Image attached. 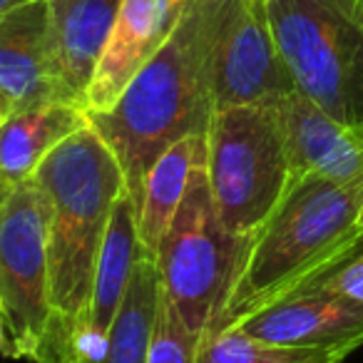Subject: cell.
Here are the masks:
<instances>
[{
	"label": "cell",
	"mask_w": 363,
	"mask_h": 363,
	"mask_svg": "<svg viewBox=\"0 0 363 363\" xmlns=\"http://www.w3.org/2000/svg\"><path fill=\"white\" fill-rule=\"evenodd\" d=\"M361 249L363 177L353 182L316 174L291 179L279 207L249 234L237 279L212 331H224L247 313L316 286Z\"/></svg>",
	"instance_id": "1"
},
{
	"label": "cell",
	"mask_w": 363,
	"mask_h": 363,
	"mask_svg": "<svg viewBox=\"0 0 363 363\" xmlns=\"http://www.w3.org/2000/svg\"><path fill=\"white\" fill-rule=\"evenodd\" d=\"M217 0H189L169 40L90 125L115 152L127 194L140 202L145 177L174 142L207 135L217 105L209 77V35Z\"/></svg>",
	"instance_id": "2"
},
{
	"label": "cell",
	"mask_w": 363,
	"mask_h": 363,
	"mask_svg": "<svg viewBox=\"0 0 363 363\" xmlns=\"http://www.w3.org/2000/svg\"><path fill=\"white\" fill-rule=\"evenodd\" d=\"M33 182L45 202L52 311L82 313L110 214L127 192L122 167L87 122L48 155Z\"/></svg>",
	"instance_id": "3"
},
{
	"label": "cell",
	"mask_w": 363,
	"mask_h": 363,
	"mask_svg": "<svg viewBox=\"0 0 363 363\" xmlns=\"http://www.w3.org/2000/svg\"><path fill=\"white\" fill-rule=\"evenodd\" d=\"M296 92L338 122H363V18L351 0H267Z\"/></svg>",
	"instance_id": "4"
},
{
	"label": "cell",
	"mask_w": 363,
	"mask_h": 363,
	"mask_svg": "<svg viewBox=\"0 0 363 363\" xmlns=\"http://www.w3.org/2000/svg\"><path fill=\"white\" fill-rule=\"evenodd\" d=\"M204 169L224 229L237 237L257 232L294 179L277 107L239 105L214 112Z\"/></svg>",
	"instance_id": "5"
},
{
	"label": "cell",
	"mask_w": 363,
	"mask_h": 363,
	"mask_svg": "<svg viewBox=\"0 0 363 363\" xmlns=\"http://www.w3.org/2000/svg\"><path fill=\"white\" fill-rule=\"evenodd\" d=\"M247 239L219 222L207 169L199 164L155 254L162 296L197 338L217 326Z\"/></svg>",
	"instance_id": "6"
},
{
	"label": "cell",
	"mask_w": 363,
	"mask_h": 363,
	"mask_svg": "<svg viewBox=\"0 0 363 363\" xmlns=\"http://www.w3.org/2000/svg\"><path fill=\"white\" fill-rule=\"evenodd\" d=\"M0 316L8 358L33 361L52 316L45 202L33 179L13 187L0 207Z\"/></svg>",
	"instance_id": "7"
},
{
	"label": "cell",
	"mask_w": 363,
	"mask_h": 363,
	"mask_svg": "<svg viewBox=\"0 0 363 363\" xmlns=\"http://www.w3.org/2000/svg\"><path fill=\"white\" fill-rule=\"evenodd\" d=\"M209 77L217 110L277 105L296 90L269 23L267 0H217Z\"/></svg>",
	"instance_id": "8"
},
{
	"label": "cell",
	"mask_w": 363,
	"mask_h": 363,
	"mask_svg": "<svg viewBox=\"0 0 363 363\" xmlns=\"http://www.w3.org/2000/svg\"><path fill=\"white\" fill-rule=\"evenodd\" d=\"M229 328L272 346H348L358 351L363 346V303L316 284L247 313Z\"/></svg>",
	"instance_id": "9"
},
{
	"label": "cell",
	"mask_w": 363,
	"mask_h": 363,
	"mask_svg": "<svg viewBox=\"0 0 363 363\" xmlns=\"http://www.w3.org/2000/svg\"><path fill=\"white\" fill-rule=\"evenodd\" d=\"M189 0H122L85 92L87 115L107 112L132 77L169 40Z\"/></svg>",
	"instance_id": "10"
},
{
	"label": "cell",
	"mask_w": 363,
	"mask_h": 363,
	"mask_svg": "<svg viewBox=\"0 0 363 363\" xmlns=\"http://www.w3.org/2000/svg\"><path fill=\"white\" fill-rule=\"evenodd\" d=\"M0 95L13 112L75 102L55 62L48 0L26 3L0 21Z\"/></svg>",
	"instance_id": "11"
},
{
	"label": "cell",
	"mask_w": 363,
	"mask_h": 363,
	"mask_svg": "<svg viewBox=\"0 0 363 363\" xmlns=\"http://www.w3.org/2000/svg\"><path fill=\"white\" fill-rule=\"evenodd\" d=\"M277 115L286 142L291 177L316 174L331 182H353L363 177V122L348 125L313 105L294 90L279 100Z\"/></svg>",
	"instance_id": "12"
},
{
	"label": "cell",
	"mask_w": 363,
	"mask_h": 363,
	"mask_svg": "<svg viewBox=\"0 0 363 363\" xmlns=\"http://www.w3.org/2000/svg\"><path fill=\"white\" fill-rule=\"evenodd\" d=\"M120 8L122 0H48L57 70L80 105Z\"/></svg>",
	"instance_id": "13"
},
{
	"label": "cell",
	"mask_w": 363,
	"mask_h": 363,
	"mask_svg": "<svg viewBox=\"0 0 363 363\" xmlns=\"http://www.w3.org/2000/svg\"><path fill=\"white\" fill-rule=\"evenodd\" d=\"M90 122L85 107L77 102H48L11 112L0 125V174L18 187L33 179L38 167L57 145Z\"/></svg>",
	"instance_id": "14"
},
{
	"label": "cell",
	"mask_w": 363,
	"mask_h": 363,
	"mask_svg": "<svg viewBox=\"0 0 363 363\" xmlns=\"http://www.w3.org/2000/svg\"><path fill=\"white\" fill-rule=\"evenodd\" d=\"M142 257H145V249L140 242V209L135 199L125 192L115 202L107 222L105 242L95 264L90 303H87V316L92 326L100 328L102 333H110L135 267Z\"/></svg>",
	"instance_id": "15"
},
{
	"label": "cell",
	"mask_w": 363,
	"mask_h": 363,
	"mask_svg": "<svg viewBox=\"0 0 363 363\" xmlns=\"http://www.w3.org/2000/svg\"><path fill=\"white\" fill-rule=\"evenodd\" d=\"M207 162V135H192L174 142L160 155L145 177L140 202V242L147 257L155 259L167 227L187 194L192 172Z\"/></svg>",
	"instance_id": "16"
},
{
	"label": "cell",
	"mask_w": 363,
	"mask_h": 363,
	"mask_svg": "<svg viewBox=\"0 0 363 363\" xmlns=\"http://www.w3.org/2000/svg\"><path fill=\"white\" fill-rule=\"evenodd\" d=\"M162 306V281L152 257H142L130 279L110 328L105 363H147L150 361L152 336H155L157 313Z\"/></svg>",
	"instance_id": "17"
},
{
	"label": "cell",
	"mask_w": 363,
	"mask_h": 363,
	"mask_svg": "<svg viewBox=\"0 0 363 363\" xmlns=\"http://www.w3.org/2000/svg\"><path fill=\"white\" fill-rule=\"evenodd\" d=\"M353 348H289L254 341L234 328L199 336L197 363H346Z\"/></svg>",
	"instance_id": "18"
},
{
	"label": "cell",
	"mask_w": 363,
	"mask_h": 363,
	"mask_svg": "<svg viewBox=\"0 0 363 363\" xmlns=\"http://www.w3.org/2000/svg\"><path fill=\"white\" fill-rule=\"evenodd\" d=\"M107 341L110 333L92 326L87 311L72 316L52 311L33 363H105Z\"/></svg>",
	"instance_id": "19"
},
{
	"label": "cell",
	"mask_w": 363,
	"mask_h": 363,
	"mask_svg": "<svg viewBox=\"0 0 363 363\" xmlns=\"http://www.w3.org/2000/svg\"><path fill=\"white\" fill-rule=\"evenodd\" d=\"M197 343L199 338L182 323V318L162 296L147 363H197Z\"/></svg>",
	"instance_id": "20"
},
{
	"label": "cell",
	"mask_w": 363,
	"mask_h": 363,
	"mask_svg": "<svg viewBox=\"0 0 363 363\" xmlns=\"http://www.w3.org/2000/svg\"><path fill=\"white\" fill-rule=\"evenodd\" d=\"M321 284L363 303V249L356 257L348 259L346 264H341L333 274H328Z\"/></svg>",
	"instance_id": "21"
},
{
	"label": "cell",
	"mask_w": 363,
	"mask_h": 363,
	"mask_svg": "<svg viewBox=\"0 0 363 363\" xmlns=\"http://www.w3.org/2000/svg\"><path fill=\"white\" fill-rule=\"evenodd\" d=\"M26 3H33V0H0V21H3L8 13L16 11V8L26 6Z\"/></svg>",
	"instance_id": "22"
},
{
	"label": "cell",
	"mask_w": 363,
	"mask_h": 363,
	"mask_svg": "<svg viewBox=\"0 0 363 363\" xmlns=\"http://www.w3.org/2000/svg\"><path fill=\"white\" fill-rule=\"evenodd\" d=\"M11 105H8V100L3 95H0V125H3V122L8 120V117H11Z\"/></svg>",
	"instance_id": "23"
},
{
	"label": "cell",
	"mask_w": 363,
	"mask_h": 363,
	"mask_svg": "<svg viewBox=\"0 0 363 363\" xmlns=\"http://www.w3.org/2000/svg\"><path fill=\"white\" fill-rule=\"evenodd\" d=\"M11 192H13V187L8 184L6 179H3V174H0V207H3V202H6L8 194H11Z\"/></svg>",
	"instance_id": "24"
},
{
	"label": "cell",
	"mask_w": 363,
	"mask_h": 363,
	"mask_svg": "<svg viewBox=\"0 0 363 363\" xmlns=\"http://www.w3.org/2000/svg\"><path fill=\"white\" fill-rule=\"evenodd\" d=\"M351 3H353V8L358 11V16L363 18V0H351Z\"/></svg>",
	"instance_id": "25"
}]
</instances>
